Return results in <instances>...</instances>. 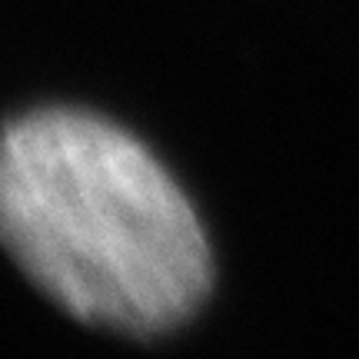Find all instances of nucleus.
<instances>
[{"label":"nucleus","instance_id":"obj_1","mask_svg":"<svg viewBox=\"0 0 359 359\" xmlns=\"http://www.w3.org/2000/svg\"><path fill=\"white\" fill-rule=\"evenodd\" d=\"M0 226L27 276L90 326L170 333L210 290V250L187 196L97 116L43 110L7 127Z\"/></svg>","mask_w":359,"mask_h":359}]
</instances>
